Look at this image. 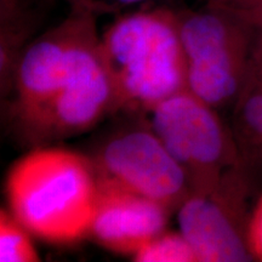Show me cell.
<instances>
[{"label":"cell","mask_w":262,"mask_h":262,"mask_svg":"<svg viewBox=\"0 0 262 262\" xmlns=\"http://www.w3.org/2000/svg\"><path fill=\"white\" fill-rule=\"evenodd\" d=\"M5 191L11 214L32 234L51 243H72L90 233L98 179L78 153L32 150L9 171Z\"/></svg>","instance_id":"obj_1"},{"label":"cell","mask_w":262,"mask_h":262,"mask_svg":"<svg viewBox=\"0 0 262 262\" xmlns=\"http://www.w3.org/2000/svg\"><path fill=\"white\" fill-rule=\"evenodd\" d=\"M117 102L147 108L186 88L179 16L164 10L123 16L101 38Z\"/></svg>","instance_id":"obj_2"},{"label":"cell","mask_w":262,"mask_h":262,"mask_svg":"<svg viewBox=\"0 0 262 262\" xmlns=\"http://www.w3.org/2000/svg\"><path fill=\"white\" fill-rule=\"evenodd\" d=\"M178 16L187 62L186 88L211 107L226 102L239 85L241 33L219 12Z\"/></svg>","instance_id":"obj_3"},{"label":"cell","mask_w":262,"mask_h":262,"mask_svg":"<svg viewBox=\"0 0 262 262\" xmlns=\"http://www.w3.org/2000/svg\"><path fill=\"white\" fill-rule=\"evenodd\" d=\"M103 180L170 206L186 193L188 173L152 130L113 137L100 156Z\"/></svg>","instance_id":"obj_4"},{"label":"cell","mask_w":262,"mask_h":262,"mask_svg":"<svg viewBox=\"0 0 262 262\" xmlns=\"http://www.w3.org/2000/svg\"><path fill=\"white\" fill-rule=\"evenodd\" d=\"M210 107L183 89L147 108L150 130L187 173L209 169L224 155V133Z\"/></svg>","instance_id":"obj_5"},{"label":"cell","mask_w":262,"mask_h":262,"mask_svg":"<svg viewBox=\"0 0 262 262\" xmlns=\"http://www.w3.org/2000/svg\"><path fill=\"white\" fill-rule=\"evenodd\" d=\"M168 208L155 199L98 179L96 209L90 233L103 247L134 256L165 231Z\"/></svg>","instance_id":"obj_6"},{"label":"cell","mask_w":262,"mask_h":262,"mask_svg":"<svg viewBox=\"0 0 262 262\" xmlns=\"http://www.w3.org/2000/svg\"><path fill=\"white\" fill-rule=\"evenodd\" d=\"M180 233L191 245L196 262H243L250 256L224 210L202 195L189 196L179 211Z\"/></svg>","instance_id":"obj_7"},{"label":"cell","mask_w":262,"mask_h":262,"mask_svg":"<svg viewBox=\"0 0 262 262\" xmlns=\"http://www.w3.org/2000/svg\"><path fill=\"white\" fill-rule=\"evenodd\" d=\"M31 232L11 212H0V261L34 262L39 261L31 237Z\"/></svg>","instance_id":"obj_8"},{"label":"cell","mask_w":262,"mask_h":262,"mask_svg":"<svg viewBox=\"0 0 262 262\" xmlns=\"http://www.w3.org/2000/svg\"><path fill=\"white\" fill-rule=\"evenodd\" d=\"M139 262H196L191 245L180 233H163L157 235L134 255Z\"/></svg>","instance_id":"obj_9"},{"label":"cell","mask_w":262,"mask_h":262,"mask_svg":"<svg viewBox=\"0 0 262 262\" xmlns=\"http://www.w3.org/2000/svg\"><path fill=\"white\" fill-rule=\"evenodd\" d=\"M243 117L251 130L262 135V90L247 98L243 107Z\"/></svg>","instance_id":"obj_10"},{"label":"cell","mask_w":262,"mask_h":262,"mask_svg":"<svg viewBox=\"0 0 262 262\" xmlns=\"http://www.w3.org/2000/svg\"><path fill=\"white\" fill-rule=\"evenodd\" d=\"M71 3H80L89 6L94 11H98L102 9H111V8H124V6L136 5L141 3L149 2V0H70Z\"/></svg>","instance_id":"obj_11"},{"label":"cell","mask_w":262,"mask_h":262,"mask_svg":"<svg viewBox=\"0 0 262 262\" xmlns=\"http://www.w3.org/2000/svg\"><path fill=\"white\" fill-rule=\"evenodd\" d=\"M251 243L255 251L262 257V203L260 208L257 209L256 216H255L253 222V228H251Z\"/></svg>","instance_id":"obj_12"}]
</instances>
